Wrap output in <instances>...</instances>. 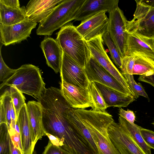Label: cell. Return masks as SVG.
Instances as JSON below:
<instances>
[{
	"mask_svg": "<svg viewBox=\"0 0 154 154\" xmlns=\"http://www.w3.org/2000/svg\"><path fill=\"white\" fill-rule=\"evenodd\" d=\"M71 110L89 132L99 154H121L109 136L108 128L114 122L111 115L106 111L72 108Z\"/></svg>",
	"mask_w": 154,
	"mask_h": 154,
	"instance_id": "cell-1",
	"label": "cell"
},
{
	"mask_svg": "<svg viewBox=\"0 0 154 154\" xmlns=\"http://www.w3.org/2000/svg\"><path fill=\"white\" fill-rule=\"evenodd\" d=\"M40 70L37 66L28 64L16 69L10 77L0 85L1 89L5 86L14 87L20 91L39 99L46 88Z\"/></svg>",
	"mask_w": 154,
	"mask_h": 154,
	"instance_id": "cell-2",
	"label": "cell"
},
{
	"mask_svg": "<svg viewBox=\"0 0 154 154\" xmlns=\"http://www.w3.org/2000/svg\"><path fill=\"white\" fill-rule=\"evenodd\" d=\"M63 51L84 68L91 54L87 41L70 23L62 27L56 39Z\"/></svg>",
	"mask_w": 154,
	"mask_h": 154,
	"instance_id": "cell-3",
	"label": "cell"
},
{
	"mask_svg": "<svg viewBox=\"0 0 154 154\" xmlns=\"http://www.w3.org/2000/svg\"><path fill=\"white\" fill-rule=\"evenodd\" d=\"M85 0H63L50 14L39 23L37 35L50 36L56 30L75 20Z\"/></svg>",
	"mask_w": 154,
	"mask_h": 154,
	"instance_id": "cell-4",
	"label": "cell"
},
{
	"mask_svg": "<svg viewBox=\"0 0 154 154\" xmlns=\"http://www.w3.org/2000/svg\"><path fill=\"white\" fill-rule=\"evenodd\" d=\"M135 1L136 9L133 18L127 21V32L154 39V0Z\"/></svg>",
	"mask_w": 154,
	"mask_h": 154,
	"instance_id": "cell-5",
	"label": "cell"
},
{
	"mask_svg": "<svg viewBox=\"0 0 154 154\" xmlns=\"http://www.w3.org/2000/svg\"><path fill=\"white\" fill-rule=\"evenodd\" d=\"M91 56L113 76L124 88L134 96L126 79L113 64L104 49L102 36L87 41Z\"/></svg>",
	"mask_w": 154,
	"mask_h": 154,
	"instance_id": "cell-6",
	"label": "cell"
},
{
	"mask_svg": "<svg viewBox=\"0 0 154 154\" xmlns=\"http://www.w3.org/2000/svg\"><path fill=\"white\" fill-rule=\"evenodd\" d=\"M109 14L108 32L122 58L125 56L128 20L123 11L118 6Z\"/></svg>",
	"mask_w": 154,
	"mask_h": 154,
	"instance_id": "cell-7",
	"label": "cell"
},
{
	"mask_svg": "<svg viewBox=\"0 0 154 154\" xmlns=\"http://www.w3.org/2000/svg\"><path fill=\"white\" fill-rule=\"evenodd\" d=\"M109 137L121 154H145L135 142L127 129L113 122L109 126Z\"/></svg>",
	"mask_w": 154,
	"mask_h": 154,
	"instance_id": "cell-8",
	"label": "cell"
},
{
	"mask_svg": "<svg viewBox=\"0 0 154 154\" xmlns=\"http://www.w3.org/2000/svg\"><path fill=\"white\" fill-rule=\"evenodd\" d=\"M37 24L26 17L21 22L13 25L0 24V42L5 46L20 43L29 37Z\"/></svg>",
	"mask_w": 154,
	"mask_h": 154,
	"instance_id": "cell-9",
	"label": "cell"
},
{
	"mask_svg": "<svg viewBox=\"0 0 154 154\" xmlns=\"http://www.w3.org/2000/svg\"><path fill=\"white\" fill-rule=\"evenodd\" d=\"M61 81L83 88H88L90 82L84 68L63 51L60 70Z\"/></svg>",
	"mask_w": 154,
	"mask_h": 154,
	"instance_id": "cell-10",
	"label": "cell"
},
{
	"mask_svg": "<svg viewBox=\"0 0 154 154\" xmlns=\"http://www.w3.org/2000/svg\"><path fill=\"white\" fill-rule=\"evenodd\" d=\"M84 69L90 83L97 82L124 94L133 96L92 56Z\"/></svg>",
	"mask_w": 154,
	"mask_h": 154,
	"instance_id": "cell-11",
	"label": "cell"
},
{
	"mask_svg": "<svg viewBox=\"0 0 154 154\" xmlns=\"http://www.w3.org/2000/svg\"><path fill=\"white\" fill-rule=\"evenodd\" d=\"M103 11L82 21L76 27L78 32L86 41L99 36H103L108 32L109 18Z\"/></svg>",
	"mask_w": 154,
	"mask_h": 154,
	"instance_id": "cell-12",
	"label": "cell"
},
{
	"mask_svg": "<svg viewBox=\"0 0 154 154\" xmlns=\"http://www.w3.org/2000/svg\"><path fill=\"white\" fill-rule=\"evenodd\" d=\"M60 90L70 106L75 109L92 107L93 103L88 88H79L61 81Z\"/></svg>",
	"mask_w": 154,
	"mask_h": 154,
	"instance_id": "cell-13",
	"label": "cell"
},
{
	"mask_svg": "<svg viewBox=\"0 0 154 154\" xmlns=\"http://www.w3.org/2000/svg\"><path fill=\"white\" fill-rule=\"evenodd\" d=\"M135 53L142 54L154 60V39L127 32L125 56Z\"/></svg>",
	"mask_w": 154,
	"mask_h": 154,
	"instance_id": "cell-14",
	"label": "cell"
},
{
	"mask_svg": "<svg viewBox=\"0 0 154 154\" xmlns=\"http://www.w3.org/2000/svg\"><path fill=\"white\" fill-rule=\"evenodd\" d=\"M63 0H31L26 7V17L35 23H40Z\"/></svg>",
	"mask_w": 154,
	"mask_h": 154,
	"instance_id": "cell-15",
	"label": "cell"
},
{
	"mask_svg": "<svg viewBox=\"0 0 154 154\" xmlns=\"http://www.w3.org/2000/svg\"><path fill=\"white\" fill-rule=\"evenodd\" d=\"M119 2L118 0H85L75 20L82 22L103 11L109 13L118 6Z\"/></svg>",
	"mask_w": 154,
	"mask_h": 154,
	"instance_id": "cell-16",
	"label": "cell"
},
{
	"mask_svg": "<svg viewBox=\"0 0 154 154\" xmlns=\"http://www.w3.org/2000/svg\"><path fill=\"white\" fill-rule=\"evenodd\" d=\"M40 47L48 66L56 73L60 72L63 51L56 39L49 37L41 42Z\"/></svg>",
	"mask_w": 154,
	"mask_h": 154,
	"instance_id": "cell-17",
	"label": "cell"
},
{
	"mask_svg": "<svg viewBox=\"0 0 154 154\" xmlns=\"http://www.w3.org/2000/svg\"><path fill=\"white\" fill-rule=\"evenodd\" d=\"M17 119L18 121L21 145L23 154H28L34 149L35 138L28 114L26 103L21 109Z\"/></svg>",
	"mask_w": 154,
	"mask_h": 154,
	"instance_id": "cell-18",
	"label": "cell"
},
{
	"mask_svg": "<svg viewBox=\"0 0 154 154\" xmlns=\"http://www.w3.org/2000/svg\"><path fill=\"white\" fill-rule=\"evenodd\" d=\"M94 83L101 93L107 107H127L135 100L133 96L124 94L97 82Z\"/></svg>",
	"mask_w": 154,
	"mask_h": 154,
	"instance_id": "cell-19",
	"label": "cell"
},
{
	"mask_svg": "<svg viewBox=\"0 0 154 154\" xmlns=\"http://www.w3.org/2000/svg\"><path fill=\"white\" fill-rule=\"evenodd\" d=\"M26 104L35 144L38 140L41 139L43 136L46 135L43 124L42 106L39 102L35 101H29Z\"/></svg>",
	"mask_w": 154,
	"mask_h": 154,
	"instance_id": "cell-20",
	"label": "cell"
},
{
	"mask_svg": "<svg viewBox=\"0 0 154 154\" xmlns=\"http://www.w3.org/2000/svg\"><path fill=\"white\" fill-rule=\"evenodd\" d=\"M26 7L19 8L7 7L0 4V23L10 25L19 23L26 18Z\"/></svg>",
	"mask_w": 154,
	"mask_h": 154,
	"instance_id": "cell-21",
	"label": "cell"
},
{
	"mask_svg": "<svg viewBox=\"0 0 154 154\" xmlns=\"http://www.w3.org/2000/svg\"><path fill=\"white\" fill-rule=\"evenodd\" d=\"M131 55L133 56L134 60L133 75H141L154 72L153 60L139 53H134Z\"/></svg>",
	"mask_w": 154,
	"mask_h": 154,
	"instance_id": "cell-22",
	"label": "cell"
},
{
	"mask_svg": "<svg viewBox=\"0 0 154 154\" xmlns=\"http://www.w3.org/2000/svg\"><path fill=\"white\" fill-rule=\"evenodd\" d=\"M118 120L119 124L127 129L133 140L145 154H152L151 148L146 143L140 133L141 127L135 124H131L120 116Z\"/></svg>",
	"mask_w": 154,
	"mask_h": 154,
	"instance_id": "cell-23",
	"label": "cell"
},
{
	"mask_svg": "<svg viewBox=\"0 0 154 154\" xmlns=\"http://www.w3.org/2000/svg\"><path fill=\"white\" fill-rule=\"evenodd\" d=\"M88 89L93 103L91 107L92 109L98 111H105L108 107L94 82L90 83Z\"/></svg>",
	"mask_w": 154,
	"mask_h": 154,
	"instance_id": "cell-24",
	"label": "cell"
},
{
	"mask_svg": "<svg viewBox=\"0 0 154 154\" xmlns=\"http://www.w3.org/2000/svg\"><path fill=\"white\" fill-rule=\"evenodd\" d=\"M103 43L107 47L113 62L120 69L122 65V58L114 42L111 39L108 32L102 36Z\"/></svg>",
	"mask_w": 154,
	"mask_h": 154,
	"instance_id": "cell-25",
	"label": "cell"
},
{
	"mask_svg": "<svg viewBox=\"0 0 154 154\" xmlns=\"http://www.w3.org/2000/svg\"><path fill=\"white\" fill-rule=\"evenodd\" d=\"M10 137L7 125L0 124V154H11Z\"/></svg>",
	"mask_w": 154,
	"mask_h": 154,
	"instance_id": "cell-26",
	"label": "cell"
},
{
	"mask_svg": "<svg viewBox=\"0 0 154 154\" xmlns=\"http://www.w3.org/2000/svg\"><path fill=\"white\" fill-rule=\"evenodd\" d=\"M12 102L17 118L22 107L26 104L25 98L23 93L16 88L10 86L8 88Z\"/></svg>",
	"mask_w": 154,
	"mask_h": 154,
	"instance_id": "cell-27",
	"label": "cell"
},
{
	"mask_svg": "<svg viewBox=\"0 0 154 154\" xmlns=\"http://www.w3.org/2000/svg\"><path fill=\"white\" fill-rule=\"evenodd\" d=\"M123 75L126 79L135 99H137L140 96H141L147 98L149 100L148 95L142 85L140 83H138L135 82L133 75L125 74Z\"/></svg>",
	"mask_w": 154,
	"mask_h": 154,
	"instance_id": "cell-28",
	"label": "cell"
},
{
	"mask_svg": "<svg viewBox=\"0 0 154 154\" xmlns=\"http://www.w3.org/2000/svg\"><path fill=\"white\" fill-rule=\"evenodd\" d=\"M0 102L3 104L6 114L7 124L8 125L9 132L11 130V104L12 99L9 89H6L1 95Z\"/></svg>",
	"mask_w": 154,
	"mask_h": 154,
	"instance_id": "cell-29",
	"label": "cell"
},
{
	"mask_svg": "<svg viewBox=\"0 0 154 154\" xmlns=\"http://www.w3.org/2000/svg\"><path fill=\"white\" fill-rule=\"evenodd\" d=\"M3 45L0 43V81L4 82L11 76L16 72V69L10 68L4 62L1 54V48Z\"/></svg>",
	"mask_w": 154,
	"mask_h": 154,
	"instance_id": "cell-30",
	"label": "cell"
},
{
	"mask_svg": "<svg viewBox=\"0 0 154 154\" xmlns=\"http://www.w3.org/2000/svg\"><path fill=\"white\" fill-rule=\"evenodd\" d=\"M42 154H72L62 147L53 144L50 140Z\"/></svg>",
	"mask_w": 154,
	"mask_h": 154,
	"instance_id": "cell-31",
	"label": "cell"
},
{
	"mask_svg": "<svg viewBox=\"0 0 154 154\" xmlns=\"http://www.w3.org/2000/svg\"><path fill=\"white\" fill-rule=\"evenodd\" d=\"M140 132L147 145L151 149H154V132L141 127Z\"/></svg>",
	"mask_w": 154,
	"mask_h": 154,
	"instance_id": "cell-32",
	"label": "cell"
},
{
	"mask_svg": "<svg viewBox=\"0 0 154 154\" xmlns=\"http://www.w3.org/2000/svg\"><path fill=\"white\" fill-rule=\"evenodd\" d=\"M119 115L131 124H135L136 116L133 111L129 109L126 111L122 108H119Z\"/></svg>",
	"mask_w": 154,
	"mask_h": 154,
	"instance_id": "cell-33",
	"label": "cell"
},
{
	"mask_svg": "<svg viewBox=\"0 0 154 154\" xmlns=\"http://www.w3.org/2000/svg\"><path fill=\"white\" fill-rule=\"evenodd\" d=\"M138 80L149 84L154 87V72L140 75Z\"/></svg>",
	"mask_w": 154,
	"mask_h": 154,
	"instance_id": "cell-34",
	"label": "cell"
},
{
	"mask_svg": "<svg viewBox=\"0 0 154 154\" xmlns=\"http://www.w3.org/2000/svg\"><path fill=\"white\" fill-rule=\"evenodd\" d=\"M10 135L14 146L23 153L20 134L15 131L14 133Z\"/></svg>",
	"mask_w": 154,
	"mask_h": 154,
	"instance_id": "cell-35",
	"label": "cell"
},
{
	"mask_svg": "<svg viewBox=\"0 0 154 154\" xmlns=\"http://www.w3.org/2000/svg\"><path fill=\"white\" fill-rule=\"evenodd\" d=\"M0 4L10 8H20L18 0H0Z\"/></svg>",
	"mask_w": 154,
	"mask_h": 154,
	"instance_id": "cell-36",
	"label": "cell"
},
{
	"mask_svg": "<svg viewBox=\"0 0 154 154\" xmlns=\"http://www.w3.org/2000/svg\"><path fill=\"white\" fill-rule=\"evenodd\" d=\"M51 143L54 145L62 147L63 145L62 142L56 137L48 134L46 133Z\"/></svg>",
	"mask_w": 154,
	"mask_h": 154,
	"instance_id": "cell-37",
	"label": "cell"
},
{
	"mask_svg": "<svg viewBox=\"0 0 154 154\" xmlns=\"http://www.w3.org/2000/svg\"><path fill=\"white\" fill-rule=\"evenodd\" d=\"M2 123L7 124V120L3 105L0 102V124Z\"/></svg>",
	"mask_w": 154,
	"mask_h": 154,
	"instance_id": "cell-38",
	"label": "cell"
},
{
	"mask_svg": "<svg viewBox=\"0 0 154 154\" xmlns=\"http://www.w3.org/2000/svg\"><path fill=\"white\" fill-rule=\"evenodd\" d=\"M11 154H23L22 152L17 149L13 144L10 137Z\"/></svg>",
	"mask_w": 154,
	"mask_h": 154,
	"instance_id": "cell-39",
	"label": "cell"
},
{
	"mask_svg": "<svg viewBox=\"0 0 154 154\" xmlns=\"http://www.w3.org/2000/svg\"><path fill=\"white\" fill-rule=\"evenodd\" d=\"M34 150V149H32L28 154H33Z\"/></svg>",
	"mask_w": 154,
	"mask_h": 154,
	"instance_id": "cell-40",
	"label": "cell"
},
{
	"mask_svg": "<svg viewBox=\"0 0 154 154\" xmlns=\"http://www.w3.org/2000/svg\"><path fill=\"white\" fill-rule=\"evenodd\" d=\"M33 154H37V153L35 150H34L33 152Z\"/></svg>",
	"mask_w": 154,
	"mask_h": 154,
	"instance_id": "cell-41",
	"label": "cell"
},
{
	"mask_svg": "<svg viewBox=\"0 0 154 154\" xmlns=\"http://www.w3.org/2000/svg\"><path fill=\"white\" fill-rule=\"evenodd\" d=\"M151 124L154 126V121Z\"/></svg>",
	"mask_w": 154,
	"mask_h": 154,
	"instance_id": "cell-42",
	"label": "cell"
}]
</instances>
